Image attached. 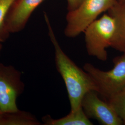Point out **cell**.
<instances>
[{
  "label": "cell",
  "instance_id": "1",
  "mask_svg": "<svg viewBox=\"0 0 125 125\" xmlns=\"http://www.w3.org/2000/svg\"><path fill=\"white\" fill-rule=\"evenodd\" d=\"M44 16L49 36L54 48L56 68L66 86L71 111H75L81 107V102L85 94L91 90L98 92V89L89 74L77 66L62 51L45 13Z\"/></svg>",
  "mask_w": 125,
  "mask_h": 125
},
{
  "label": "cell",
  "instance_id": "2",
  "mask_svg": "<svg viewBox=\"0 0 125 125\" xmlns=\"http://www.w3.org/2000/svg\"><path fill=\"white\" fill-rule=\"evenodd\" d=\"M116 29L115 21L110 14H104L90 24L84 31L86 48L89 56L106 61V48L112 46Z\"/></svg>",
  "mask_w": 125,
  "mask_h": 125
},
{
  "label": "cell",
  "instance_id": "3",
  "mask_svg": "<svg viewBox=\"0 0 125 125\" xmlns=\"http://www.w3.org/2000/svg\"><path fill=\"white\" fill-rule=\"evenodd\" d=\"M111 70L104 71L90 63H86L83 70L94 81L99 94L107 100L125 89V54L114 60Z\"/></svg>",
  "mask_w": 125,
  "mask_h": 125
},
{
  "label": "cell",
  "instance_id": "4",
  "mask_svg": "<svg viewBox=\"0 0 125 125\" xmlns=\"http://www.w3.org/2000/svg\"><path fill=\"white\" fill-rule=\"evenodd\" d=\"M118 0H83L76 9L70 11L66 17L64 34L75 38L84 32L90 24L103 12L110 10Z\"/></svg>",
  "mask_w": 125,
  "mask_h": 125
},
{
  "label": "cell",
  "instance_id": "5",
  "mask_svg": "<svg viewBox=\"0 0 125 125\" xmlns=\"http://www.w3.org/2000/svg\"><path fill=\"white\" fill-rule=\"evenodd\" d=\"M24 89L21 72L11 65L0 62V115L18 110L17 99Z\"/></svg>",
  "mask_w": 125,
  "mask_h": 125
},
{
  "label": "cell",
  "instance_id": "6",
  "mask_svg": "<svg viewBox=\"0 0 125 125\" xmlns=\"http://www.w3.org/2000/svg\"><path fill=\"white\" fill-rule=\"evenodd\" d=\"M99 94L91 90L85 94L81 107L89 119H93L103 125H122L123 122L108 102L99 97Z\"/></svg>",
  "mask_w": 125,
  "mask_h": 125
},
{
  "label": "cell",
  "instance_id": "7",
  "mask_svg": "<svg viewBox=\"0 0 125 125\" xmlns=\"http://www.w3.org/2000/svg\"><path fill=\"white\" fill-rule=\"evenodd\" d=\"M45 0H18L6 18V27L9 33L22 31L34 10Z\"/></svg>",
  "mask_w": 125,
  "mask_h": 125
},
{
  "label": "cell",
  "instance_id": "8",
  "mask_svg": "<svg viewBox=\"0 0 125 125\" xmlns=\"http://www.w3.org/2000/svg\"><path fill=\"white\" fill-rule=\"evenodd\" d=\"M116 22V33L112 47L124 52L125 51V0L117 1L110 9Z\"/></svg>",
  "mask_w": 125,
  "mask_h": 125
},
{
  "label": "cell",
  "instance_id": "9",
  "mask_svg": "<svg viewBox=\"0 0 125 125\" xmlns=\"http://www.w3.org/2000/svg\"><path fill=\"white\" fill-rule=\"evenodd\" d=\"M43 125H93L83 111L82 107L75 111H71L66 116L55 119L50 115L42 118Z\"/></svg>",
  "mask_w": 125,
  "mask_h": 125
},
{
  "label": "cell",
  "instance_id": "10",
  "mask_svg": "<svg viewBox=\"0 0 125 125\" xmlns=\"http://www.w3.org/2000/svg\"><path fill=\"white\" fill-rule=\"evenodd\" d=\"M42 124L31 113L20 110L0 115V125H40Z\"/></svg>",
  "mask_w": 125,
  "mask_h": 125
},
{
  "label": "cell",
  "instance_id": "11",
  "mask_svg": "<svg viewBox=\"0 0 125 125\" xmlns=\"http://www.w3.org/2000/svg\"><path fill=\"white\" fill-rule=\"evenodd\" d=\"M16 0H0V43L4 42L9 37L6 27V18L11 7Z\"/></svg>",
  "mask_w": 125,
  "mask_h": 125
},
{
  "label": "cell",
  "instance_id": "12",
  "mask_svg": "<svg viewBox=\"0 0 125 125\" xmlns=\"http://www.w3.org/2000/svg\"><path fill=\"white\" fill-rule=\"evenodd\" d=\"M125 125V89L107 100Z\"/></svg>",
  "mask_w": 125,
  "mask_h": 125
},
{
  "label": "cell",
  "instance_id": "13",
  "mask_svg": "<svg viewBox=\"0 0 125 125\" xmlns=\"http://www.w3.org/2000/svg\"><path fill=\"white\" fill-rule=\"evenodd\" d=\"M69 8L71 10L76 9L81 3L83 2V0H67Z\"/></svg>",
  "mask_w": 125,
  "mask_h": 125
},
{
  "label": "cell",
  "instance_id": "14",
  "mask_svg": "<svg viewBox=\"0 0 125 125\" xmlns=\"http://www.w3.org/2000/svg\"><path fill=\"white\" fill-rule=\"evenodd\" d=\"M2 49V44L0 43V54H1V52Z\"/></svg>",
  "mask_w": 125,
  "mask_h": 125
},
{
  "label": "cell",
  "instance_id": "15",
  "mask_svg": "<svg viewBox=\"0 0 125 125\" xmlns=\"http://www.w3.org/2000/svg\"><path fill=\"white\" fill-rule=\"evenodd\" d=\"M118 1H122V0H118Z\"/></svg>",
  "mask_w": 125,
  "mask_h": 125
},
{
  "label": "cell",
  "instance_id": "16",
  "mask_svg": "<svg viewBox=\"0 0 125 125\" xmlns=\"http://www.w3.org/2000/svg\"><path fill=\"white\" fill-rule=\"evenodd\" d=\"M123 53H124L125 54V52H123Z\"/></svg>",
  "mask_w": 125,
  "mask_h": 125
}]
</instances>
